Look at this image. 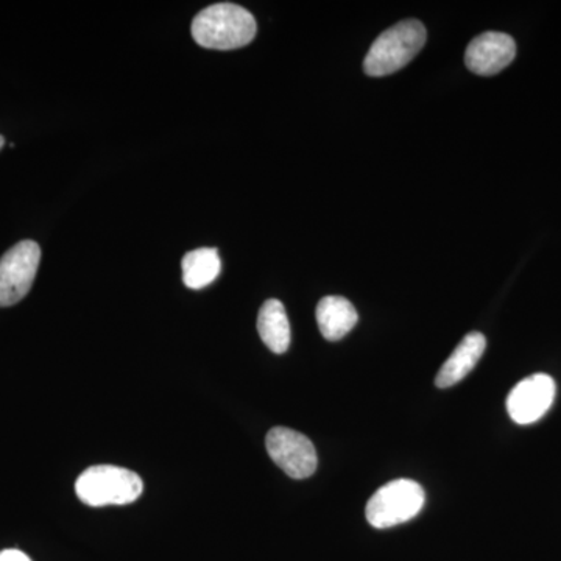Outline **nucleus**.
Instances as JSON below:
<instances>
[{
  "label": "nucleus",
  "mask_w": 561,
  "mask_h": 561,
  "mask_svg": "<svg viewBox=\"0 0 561 561\" xmlns=\"http://www.w3.org/2000/svg\"><path fill=\"white\" fill-rule=\"evenodd\" d=\"M192 36L206 49L231 50L247 46L256 36L253 14L236 3H214L192 21Z\"/></svg>",
  "instance_id": "obj_1"
},
{
  "label": "nucleus",
  "mask_w": 561,
  "mask_h": 561,
  "mask_svg": "<svg viewBox=\"0 0 561 561\" xmlns=\"http://www.w3.org/2000/svg\"><path fill=\"white\" fill-rule=\"evenodd\" d=\"M426 43V28L416 20L398 22L371 44L364 61L367 76L383 77L408 66Z\"/></svg>",
  "instance_id": "obj_2"
},
{
  "label": "nucleus",
  "mask_w": 561,
  "mask_h": 561,
  "mask_svg": "<svg viewBox=\"0 0 561 561\" xmlns=\"http://www.w3.org/2000/svg\"><path fill=\"white\" fill-rule=\"evenodd\" d=\"M142 490V479L136 472L113 465L88 468L76 482L77 496L91 507L131 504Z\"/></svg>",
  "instance_id": "obj_3"
},
{
  "label": "nucleus",
  "mask_w": 561,
  "mask_h": 561,
  "mask_svg": "<svg viewBox=\"0 0 561 561\" xmlns=\"http://www.w3.org/2000/svg\"><path fill=\"white\" fill-rule=\"evenodd\" d=\"M424 502L426 494L420 483L411 479H397L373 494L365 516L376 529H390L415 518L423 511Z\"/></svg>",
  "instance_id": "obj_4"
},
{
  "label": "nucleus",
  "mask_w": 561,
  "mask_h": 561,
  "mask_svg": "<svg viewBox=\"0 0 561 561\" xmlns=\"http://www.w3.org/2000/svg\"><path fill=\"white\" fill-rule=\"evenodd\" d=\"M38 243L22 241L0 260V308H10L27 297L38 273Z\"/></svg>",
  "instance_id": "obj_5"
},
{
  "label": "nucleus",
  "mask_w": 561,
  "mask_h": 561,
  "mask_svg": "<svg viewBox=\"0 0 561 561\" xmlns=\"http://www.w3.org/2000/svg\"><path fill=\"white\" fill-rule=\"evenodd\" d=\"M268 456L291 479L311 478L317 470V451L300 432L273 427L265 438Z\"/></svg>",
  "instance_id": "obj_6"
},
{
  "label": "nucleus",
  "mask_w": 561,
  "mask_h": 561,
  "mask_svg": "<svg viewBox=\"0 0 561 561\" xmlns=\"http://www.w3.org/2000/svg\"><path fill=\"white\" fill-rule=\"evenodd\" d=\"M556 400V382L549 375L538 373L523 379L507 398V412L516 424L537 423L548 413Z\"/></svg>",
  "instance_id": "obj_7"
},
{
  "label": "nucleus",
  "mask_w": 561,
  "mask_h": 561,
  "mask_svg": "<svg viewBox=\"0 0 561 561\" xmlns=\"http://www.w3.org/2000/svg\"><path fill=\"white\" fill-rule=\"evenodd\" d=\"M516 44L512 36L486 32L471 41L465 62L478 76H494L515 60Z\"/></svg>",
  "instance_id": "obj_8"
},
{
  "label": "nucleus",
  "mask_w": 561,
  "mask_h": 561,
  "mask_svg": "<svg viewBox=\"0 0 561 561\" xmlns=\"http://www.w3.org/2000/svg\"><path fill=\"white\" fill-rule=\"evenodd\" d=\"M485 348L486 339L483 337V334L481 332H470L443 364L437 378H435L437 387L448 389V387L460 382L476 367Z\"/></svg>",
  "instance_id": "obj_9"
},
{
  "label": "nucleus",
  "mask_w": 561,
  "mask_h": 561,
  "mask_svg": "<svg viewBox=\"0 0 561 561\" xmlns=\"http://www.w3.org/2000/svg\"><path fill=\"white\" fill-rule=\"evenodd\" d=\"M317 323L327 341H342L356 327L359 316L346 298L324 297L317 306Z\"/></svg>",
  "instance_id": "obj_10"
},
{
  "label": "nucleus",
  "mask_w": 561,
  "mask_h": 561,
  "mask_svg": "<svg viewBox=\"0 0 561 561\" xmlns=\"http://www.w3.org/2000/svg\"><path fill=\"white\" fill-rule=\"evenodd\" d=\"M257 332L262 342L275 354H284L290 345V324L279 300H267L257 316Z\"/></svg>",
  "instance_id": "obj_11"
},
{
  "label": "nucleus",
  "mask_w": 561,
  "mask_h": 561,
  "mask_svg": "<svg viewBox=\"0 0 561 561\" xmlns=\"http://www.w3.org/2000/svg\"><path fill=\"white\" fill-rule=\"evenodd\" d=\"M183 283L192 290L205 289L221 272V261L217 249L190 251L181 262Z\"/></svg>",
  "instance_id": "obj_12"
},
{
  "label": "nucleus",
  "mask_w": 561,
  "mask_h": 561,
  "mask_svg": "<svg viewBox=\"0 0 561 561\" xmlns=\"http://www.w3.org/2000/svg\"><path fill=\"white\" fill-rule=\"evenodd\" d=\"M0 561H32L25 556L24 552L18 551V549H7V551L0 552Z\"/></svg>",
  "instance_id": "obj_13"
},
{
  "label": "nucleus",
  "mask_w": 561,
  "mask_h": 561,
  "mask_svg": "<svg viewBox=\"0 0 561 561\" xmlns=\"http://www.w3.org/2000/svg\"><path fill=\"white\" fill-rule=\"evenodd\" d=\"M3 146H5V139H3V136L0 135V150H2Z\"/></svg>",
  "instance_id": "obj_14"
}]
</instances>
